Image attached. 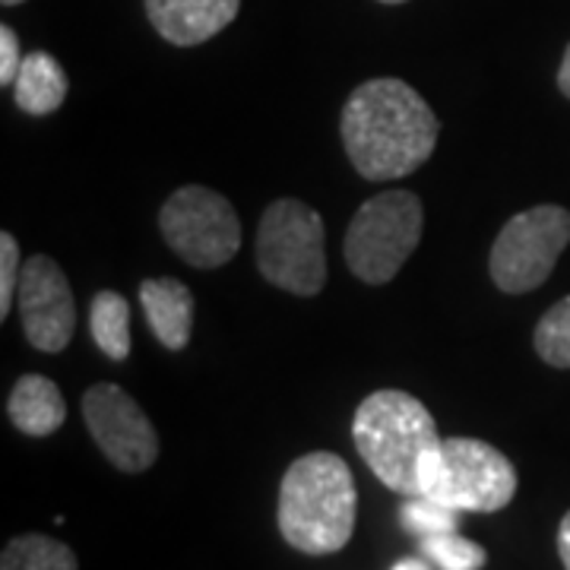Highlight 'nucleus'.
Listing matches in <instances>:
<instances>
[{"instance_id": "1", "label": "nucleus", "mask_w": 570, "mask_h": 570, "mask_svg": "<svg viewBox=\"0 0 570 570\" xmlns=\"http://www.w3.org/2000/svg\"><path fill=\"white\" fill-rule=\"evenodd\" d=\"M343 146L367 181H396L431 159L441 124L431 105L403 80L362 82L343 108Z\"/></svg>"}, {"instance_id": "2", "label": "nucleus", "mask_w": 570, "mask_h": 570, "mask_svg": "<svg viewBox=\"0 0 570 570\" xmlns=\"http://www.w3.org/2000/svg\"><path fill=\"white\" fill-rule=\"evenodd\" d=\"M352 441L367 469L406 498L425 491L428 469L444 444L425 403L403 390L371 393L352 419Z\"/></svg>"}, {"instance_id": "3", "label": "nucleus", "mask_w": 570, "mask_h": 570, "mask_svg": "<svg viewBox=\"0 0 570 570\" xmlns=\"http://www.w3.org/2000/svg\"><path fill=\"white\" fill-rule=\"evenodd\" d=\"M358 491L352 469L330 450H314L285 469L279 485V532L295 551L333 554L355 532Z\"/></svg>"}, {"instance_id": "4", "label": "nucleus", "mask_w": 570, "mask_h": 570, "mask_svg": "<svg viewBox=\"0 0 570 570\" xmlns=\"http://www.w3.org/2000/svg\"><path fill=\"white\" fill-rule=\"evenodd\" d=\"M324 219L302 200H273L257 228V269L292 295H321L326 285Z\"/></svg>"}, {"instance_id": "5", "label": "nucleus", "mask_w": 570, "mask_h": 570, "mask_svg": "<svg viewBox=\"0 0 570 570\" xmlns=\"http://www.w3.org/2000/svg\"><path fill=\"white\" fill-rule=\"evenodd\" d=\"M425 209L409 190H384L358 206L346 232V264L367 285H387L422 242Z\"/></svg>"}, {"instance_id": "6", "label": "nucleus", "mask_w": 570, "mask_h": 570, "mask_svg": "<svg viewBox=\"0 0 570 570\" xmlns=\"http://www.w3.org/2000/svg\"><path fill=\"white\" fill-rule=\"evenodd\" d=\"M422 494L460 513H494L513 501L517 469L501 450L479 438H444Z\"/></svg>"}, {"instance_id": "7", "label": "nucleus", "mask_w": 570, "mask_h": 570, "mask_svg": "<svg viewBox=\"0 0 570 570\" xmlns=\"http://www.w3.org/2000/svg\"><path fill=\"white\" fill-rule=\"evenodd\" d=\"M159 228L165 245L171 247L184 264L197 269H219L242 247V223L228 197L187 184L178 187L159 213Z\"/></svg>"}, {"instance_id": "8", "label": "nucleus", "mask_w": 570, "mask_h": 570, "mask_svg": "<svg viewBox=\"0 0 570 570\" xmlns=\"http://www.w3.org/2000/svg\"><path fill=\"white\" fill-rule=\"evenodd\" d=\"M570 245V213L542 204L517 213L491 247V279L508 295H523L546 283Z\"/></svg>"}, {"instance_id": "9", "label": "nucleus", "mask_w": 570, "mask_h": 570, "mask_svg": "<svg viewBox=\"0 0 570 570\" xmlns=\"http://www.w3.org/2000/svg\"><path fill=\"white\" fill-rule=\"evenodd\" d=\"M82 419L105 460L121 472H146L159 456V434L140 403L118 384L82 393Z\"/></svg>"}, {"instance_id": "10", "label": "nucleus", "mask_w": 570, "mask_h": 570, "mask_svg": "<svg viewBox=\"0 0 570 570\" xmlns=\"http://www.w3.org/2000/svg\"><path fill=\"white\" fill-rule=\"evenodd\" d=\"M17 302L29 346L51 355L70 346L77 330V302L63 269L51 257L36 254L22 264Z\"/></svg>"}, {"instance_id": "11", "label": "nucleus", "mask_w": 570, "mask_h": 570, "mask_svg": "<svg viewBox=\"0 0 570 570\" xmlns=\"http://www.w3.org/2000/svg\"><path fill=\"white\" fill-rule=\"evenodd\" d=\"M242 0H146V17L178 48L204 45L238 17Z\"/></svg>"}, {"instance_id": "12", "label": "nucleus", "mask_w": 570, "mask_h": 570, "mask_svg": "<svg viewBox=\"0 0 570 570\" xmlns=\"http://www.w3.org/2000/svg\"><path fill=\"white\" fill-rule=\"evenodd\" d=\"M140 305L153 336L171 352H181L190 343L194 330V295L181 279L153 276L140 283Z\"/></svg>"}, {"instance_id": "13", "label": "nucleus", "mask_w": 570, "mask_h": 570, "mask_svg": "<svg viewBox=\"0 0 570 570\" xmlns=\"http://www.w3.org/2000/svg\"><path fill=\"white\" fill-rule=\"evenodd\" d=\"M7 415L29 438H48L67 422L61 387L45 374H22L7 400Z\"/></svg>"}, {"instance_id": "14", "label": "nucleus", "mask_w": 570, "mask_h": 570, "mask_svg": "<svg viewBox=\"0 0 570 570\" xmlns=\"http://www.w3.org/2000/svg\"><path fill=\"white\" fill-rule=\"evenodd\" d=\"M67 73L63 67L48 51H32L20 63V73L13 80V99L26 115H51L58 111L67 99Z\"/></svg>"}, {"instance_id": "15", "label": "nucleus", "mask_w": 570, "mask_h": 570, "mask_svg": "<svg viewBox=\"0 0 570 570\" xmlns=\"http://www.w3.org/2000/svg\"><path fill=\"white\" fill-rule=\"evenodd\" d=\"M89 330L96 346L111 362H124L130 355V305L118 292H99L89 305Z\"/></svg>"}, {"instance_id": "16", "label": "nucleus", "mask_w": 570, "mask_h": 570, "mask_svg": "<svg viewBox=\"0 0 570 570\" xmlns=\"http://www.w3.org/2000/svg\"><path fill=\"white\" fill-rule=\"evenodd\" d=\"M0 570H80V561L70 546L51 535L26 532L7 542L0 554Z\"/></svg>"}, {"instance_id": "17", "label": "nucleus", "mask_w": 570, "mask_h": 570, "mask_svg": "<svg viewBox=\"0 0 570 570\" xmlns=\"http://www.w3.org/2000/svg\"><path fill=\"white\" fill-rule=\"evenodd\" d=\"M419 546H422V554L438 570H482L489 564V551L472 539L456 535V532L425 535Z\"/></svg>"}, {"instance_id": "18", "label": "nucleus", "mask_w": 570, "mask_h": 570, "mask_svg": "<svg viewBox=\"0 0 570 570\" xmlns=\"http://www.w3.org/2000/svg\"><path fill=\"white\" fill-rule=\"evenodd\" d=\"M532 343L546 365L570 367V295L542 314Z\"/></svg>"}, {"instance_id": "19", "label": "nucleus", "mask_w": 570, "mask_h": 570, "mask_svg": "<svg viewBox=\"0 0 570 570\" xmlns=\"http://www.w3.org/2000/svg\"><path fill=\"white\" fill-rule=\"evenodd\" d=\"M400 517H403V527L415 532L419 539L438 535V532H456L460 527V510L438 501V498H428V494L406 498V504L400 508Z\"/></svg>"}, {"instance_id": "20", "label": "nucleus", "mask_w": 570, "mask_h": 570, "mask_svg": "<svg viewBox=\"0 0 570 570\" xmlns=\"http://www.w3.org/2000/svg\"><path fill=\"white\" fill-rule=\"evenodd\" d=\"M20 245L10 232L0 235V321L13 307V292L20 288Z\"/></svg>"}, {"instance_id": "21", "label": "nucleus", "mask_w": 570, "mask_h": 570, "mask_svg": "<svg viewBox=\"0 0 570 570\" xmlns=\"http://www.w3.org/2000/svg\"><path fill=\"white\" fill-rule=\"evenodd\" d=\"M20 39L10 26H0V86H10L20 73Z\"/></svg>"}, {"instance_id": "22", "label": "nucleus", "mask_w": 570, "mask_h": 570, "mask_svg": "<svg viewBox=\"0 0 570 570\" xmlns=\"http://www.w3.org/2000/svg\"><path fill=\"white\" fill-rule=\"evenodd\" d=\"M558 554H561V564L570 570V510L564 513L561 527H558Z\"/></svg>"}, {"instance_id": "23", "label": "nucleus", "mask_w": 570, "mask_h": 570, "mask_svg": "<svg viewBox=\"0 0 570 570\" xmlns=\"http://www.w3.org/2000/svg\"><path fill=\"white\" fill-rule=\"evenodd\" d=\"M558 89H561V92L570 99V45H568V51H564L561 70H558Z\"/></svg>"}, {"instance_id": "24", "label": "nucleus", "mask_w": 570, "mask_h": 570, "mask_svg": "<svg viewBox=\"0 0 570 570\" xmlns=\"http://www.w3.org/2000/svg\"><path fill=\"white\" fill-rule=\"evenodd\" d=\"M393 570H431V564L422 561V558H403V561L393 564Z\"/></svg>"}, {"instance_id": "25", "label": "nucleus", "mask_w": 570, "mask_h": 570, "mask_svg": "<svg viewBox=\"0 0 570 570\" xmlns=\"http://www.w3.org/2000/svg\"><path fill=\"white\" fill-rule=\"evenodd\" d=\"M20 3H26V0H3V7H20Z\"/></svg>"}, {"instance_id": "26", "label": "nucleus", "mask_w": 570, "mask_h": 570, "mask_svg": "<svg viewBox=\"0 0 570 570\" xmlns=\"http://www.w3.org/2000/svg\"><path fill=\"white\" fill-rule=\"evenodd\" d=\"M381 3H406V0H381Z\"/></svg>"}]
</instances>
